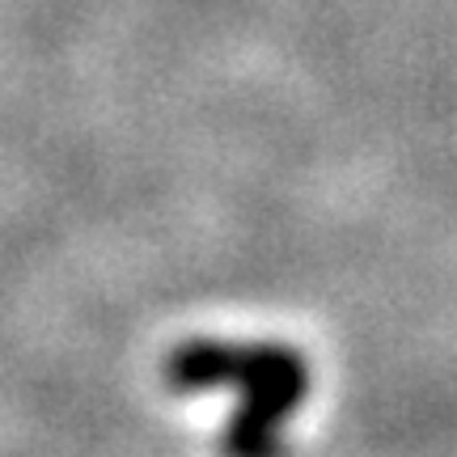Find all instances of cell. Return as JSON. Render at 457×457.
Returning <instances> with one entry per match:
<instances>
[{
    "label": "cell",
    "mask_w": 457,
    "mask_h": 457,
    "mask_svg": "<svg viewBox=\"0 0 457 457\" xmlns=\"http://www.w3.org/2000/svg\"><path fill=\"white\" fill-rule=\"evenodd\" d=\"M237 394L242 403L220 432V457H288L279 441V420L293 415L310 394L305 356L284 343H267L259 373Z\"/></svg>",
    "instance_id": "1"
},
{
    "label": "cell",
    "mask_w": 457,
    "mask_h": 457,
    "mask_svg": "<svg viewBox=\"0 0 457 457\" xmlns=\"http://www.w3.org/2000/svg\"><path fill=\"white\" fill-rule=\"evenodd\" d=\"M267 343H225V339H187L170 347L162 364L165 386L174 394H204L220 386L242 390L250 377L259 373Z\"/></svg>",
    "instance_id": "2"
}]
</instances>
